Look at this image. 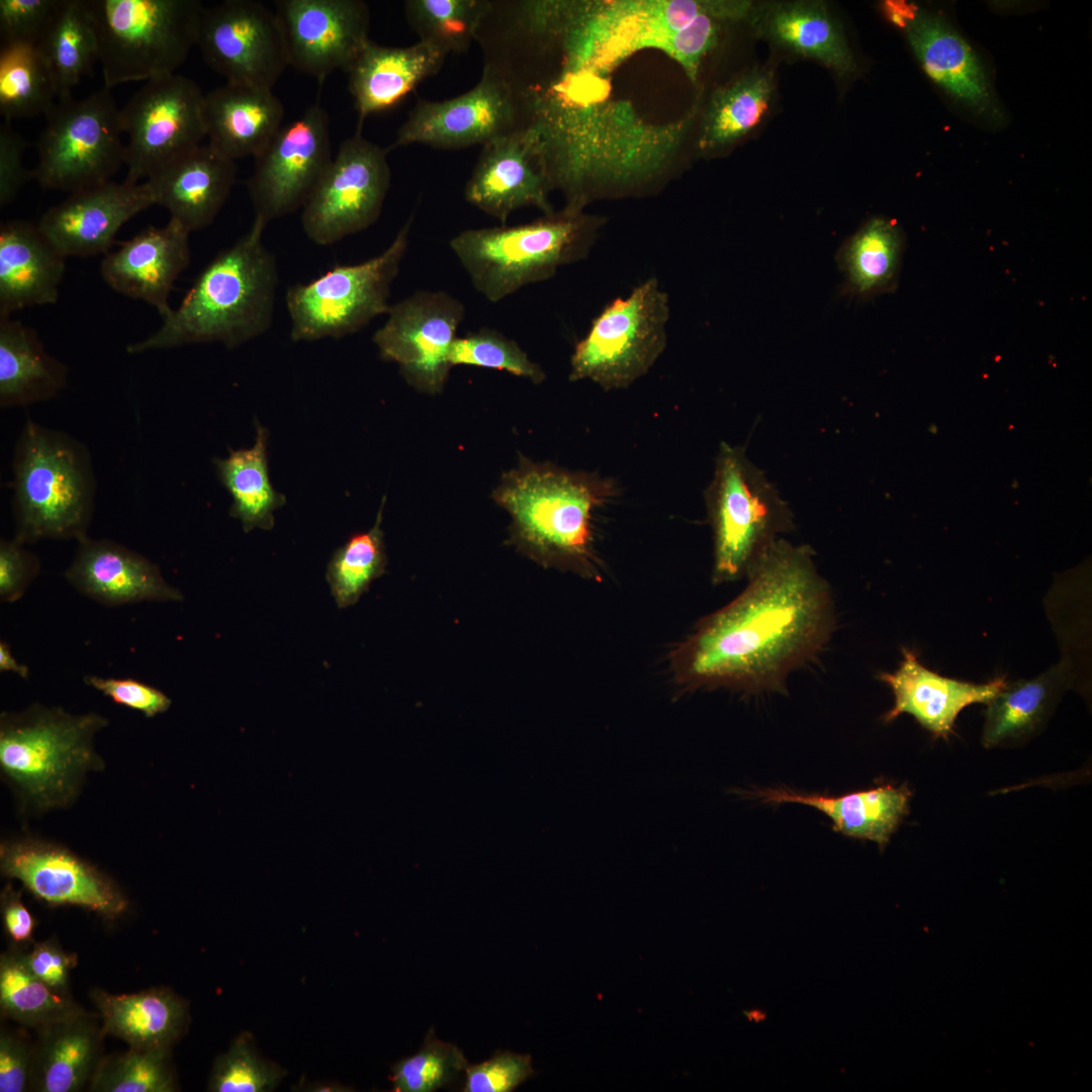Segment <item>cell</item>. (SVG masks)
Returning <instances> with one entry per match:
<instances>
[{
  "instance_id": "7",
  "label": "cell",
  "mask_w": 1092,
  "mask_h": 1092,
  "mask_svg": "<svg viewBox=\"0 0 1092 1092\" xmlns=\"http://www.w3.org/2000/svg\"><path fill=\"white\" fill-rule=\"evenodd\" d=\"M99 46L103 86L176 74L196 46L198 0H84Z\"/></svg>"
},
{
  "instance_id": "13",
  "label": "cell",
  "mask_w": 1092,
  "mask_h": 1092,
  "mask_svg": "<svg viewBox=\"0 0 1092 1092\" xmlns=\"http://www.w3.org/2000/svg\"><path fill=\"white\" fill-rule=\"evenodd\" d=\"M204 95L191 79L173 74L146 82L120 108L127 135L125 180L145 181L206 138Z\"/></svg>"
},
{
  "instance_id": "2",
  "label": "cell",
  "mask_w": 1092,
  "mask_h": 1092,
  "mask_svg": "<svg viewBox=\"0 0 1092 1092\" xmlns=\"http://www.w3.org/2000/svg\"><path fill=\"white\" fill-rule=\"evenodd\" d=\"M266 225L255 217L244 236L207 263L161 327L128 345L127 353L213 342L233 349L266 333L278 284L276 258L262 240Z\"/></svg>"
},
{
  "instance_id": "38",
  "label": "cell",
  "mask_w": 1092,
  "mask_h": 1092,
  "mask_svg": "<svg viewBox=\"0 0 1092 1092\" xmlns=\"http://www.w3.org/2000/svg\"><path fill=\"white\" fill-rule=\"evenodd\" d=\"M905 239L892 220H868L837 254L845 288L852 295L868 298L896 288Z\"/></svg>"
},
{
  "instance_id": "20",
  "label": "cell",
  "mask_w": 1092,
  "mask_h": 1092,
  "mask_svg": "<svg viewBox=\"0 0 1092 1092\" xmlns=\"http://www.w3.org/2000/svg\"><path fill=\"white\" fill-rule=\"evenodd\" d=\"M289 66L320 82L345 70L370 39V11L361 0H277Z\"/></svg>"
},
{
  "instance_id": "39",
  "label": "cell",
  "mask_w": 1092,
  "mask_h": 1092,
  "mask_svg": "<svg viewBox=\"0 0 1092 1092\" xmlns=\"http://www.w3.org/2000/svg\"><path fill=\"white\" fill-rule=\"evenodd\" d=\"M36 47L53 74L58 99L72 96L99 57L96 29L84 0H61Z\"/></svg>"
},
{
  "instance_id": "14",
  "label": "cell",
  "mask_w": 1092,
  "mask_h": 1092,
  "mask_svg": "<svg viewBox=\"0 0 1092 1092\" xmlns=\"http://www.w3.org/2000/svg\"><path fill=\"white\" fill-rule=\"evenodd\" d=\"M387 153L363 138L361 129L341 143L302 207V230L312 243L335 244L378 219L390 187Z\"/></svg>"
},
{
  "instance_id": "27",
  "label": "cell",
  "mask_w": 1092,
  "mask_h": 1092,
  "mask_svg": "<svg viewBox=\"0 0 1092 1092\" xmlns=\"http://www.w3.org/2000/svg\"><path fill=\"white\" fill-rule=\"evenodd\" d=\"M237 177L236 162L204 144L163 166L145 182L155 204L187 231L208 226L228 200Z\"/></svg>"
},
{
  "instance_id": "28",
  "label": "cell",
  "mask_w": 1092,
  "mask_h": 1092,
  "mask_svg": "<svg viewBox=\"0 0 1092 1092\" xmlns=\"http://www.w3.org/2000/svg\"><path fill=\"white\" fill-rule=\"evenodd\" d=\"M446 56L421 40L399 48L369 39L344 70L359 116L358 129L368 115L393 107L424 79L437 74Z\"/></svg>"
},
{
  "instance_id": "55",
  "label": "cell",
  "mask_w": 1092,
  "mask_h": 1092,
  "mask_svg": "<svg viewBox=\"0 0 1092 1092\" xmlns=\"http://www.w3.org/2000/svg\"><path fill=\"white\" fill-rule=\"evenodd\" d=\"M19 952L23 965L35 978L57 992L70 994V974L78 964L77 954L67 952L53 938L34 942L30 950Z\"/></svg>"
},
{
  "instance_id": "44",
  "label": "cell",
  "mask_w": 1092,
  "mask_h": 1092,
  "mask_svg": "<svg viewBox=\"0 0 1092 1092\" xmlns=\"http://www.w3.org/2000/svg\"><path fill=\"white\" fill-rule=\"evenodd\" d=\"M404 14L421 41L445 54L465 53L491 7V0H406Z\"/></svg>"
},
{
  "instance_id": "15",
  "label": "cell",
  "mask_w": 1092,
  "mask_h": 1092,
  "mask_svg": "<svg viewBox=\"0 0 1092 1092\" xmlns=\"http://www.w3.org/2000/svg\"><path fill=\"white\" fill-rule=\"evenodd\" d=\"M386 322L373 334L380 357L398 364L406 383L436 395L444 390L449 356L465 316L464 304L443 290H418L390 305Z\"/></svg>"
},
{
  "instance_id": "12",
  "label": "cell",
  "mask_w": 1092,
  "mask_h": 1092,
  "mask_svg": "<svg viewBox=\"0 0 1092 1092\" xmlns=\"http://www.w3.org/2000/svg\"><path fill=\"white\" fill-rule=\"evenodd\" d=\"M414 213L379 255L358 264L337 265L307 283L286 290L293 342L339 339L387 313L390 286L405 256Z\"/></svg>"
},
{
  "instance_id": "30",
  "label": "cell",
  "mask_w": 1092,
  "mask_h": 1092,
  "mask_svg": "<svg viewBox=\"0 0 1092 1092\" xmlns=\"http://www.w3.org/2000/svg\"><path fill=\"white\" fill-rule=\"evenodd\" d=\"M208 144L236 161L258 156L283 126L284 107L272 89L226 82L204 95Z\"/></svg>"
},
{
  "instance_id": "19",
  "label": "cell",
  "mask_w": 1092,
  "mask_h": 1092,
  "mask_svg": "<svg viewBox=\"0 0 1092 1092\" xmlns=\"http://www.w3.org/2000/svg\"><path fill=\"white\" fill-rule=\"evenodd\" d=\"M887 12L925 74L944 94L986 120L1002 119L982 60L945 18L912 4H888Z\"/></svg>"
},
{
  "instance_id": "23",
  "label": "cell",
  "mask_w": 1092,
  "mask_h": 1092,
  "mask_svg": "<svg viewBox=\"0 0 1092 1092\" xmlns=\"http://www.w3.org/2000/svg\"><path fill=\"white\" fill-rule=\"evenodd\" d=\"M550 190L532 145L522 131L514 129L482 146L464 195L467 202L505 225L510 214L522 207L553 213Z\"/></svg>"
},
{
  "instance_id": "48",
  "label": "cell",
  "mask_w": 1092,
  "mask_h": 1092,
  "mask_svg": "<svg viewBox=\"0 0 1092 1092\" xmlns=\"http://www.w3.org/2000/svg\"><path fill=\"white\" fill-rule=\"evenodd\" d=\"M285 1072L264 1059L253 1046L249 1035L239 1036L229 1051L219 1056L209 1078L212 1092L272 1091Z\"/></svg>"
},
{
  "instance_id": "46",
  "label": "cell",
  "mask_w": 1092,
  "mask_h": 1092,
  "mask_svg": "<svg viewBox=\"0 0 1092 1092\" xmlns=\"http://www.w3.org/2000/svg\"><path fill=\"white\" fill-rule=\"evenodd\" d=\"M467 1066L462 1051L454 1043L438 1039L431 1028L417 1054L391 1067L392 1091H436L454 1082Z\"/></svg>"
},
{
  "instance_id": "36",
  "label": "cell",
  "mask_w": 1092,
  "mask_h": 1092,
  "mask_svg": "<svg viewBox=\"0 0 1092 1092\" xmlns=\"http://www.w3.org/2000/svg\"><path fill=\"white\" fill-rule=\"evenodd\" d=\"M759 20L763 34L777 44L816 59L840 76L854 70L852 53L825 4L818 1L771 4Z\"/></svg>"
},
{
  "instance_id": "33",
  "label": "cell",
  "mask_w": 1092,
  "mask_h": 1092,
  "mask_svg": "<svg viewBox=\"0 0 1092 1092\" xmlns=\"http://www.w3.org/2000/svg\"><path fill=\"white\" fill-rule=\"evenodd\" d=\"M756 796L764 803H799L816 808L831 819L834 831L874 841L883 850L908 815L912 794L905 785H883L838 797L783 789H766Z\"/></svg>"
},
{
  "instance_id": "58",
  "label": "cell",
  "mask_w": 1092,
  "mask_h": 1092,
  "mask_svg": "<svg viewBox=\"0 0 1092 1092\" xmlns=\"http://www.w3.org/2000/svg\"><path fill=\"white\" fill-rule=\"evenodd\" d=\"M0 670L14 672L23 678L29 674L28 667L15 659L9 645L4 641L0 642Z\"/></svg>"
},
{
  "instance_id": "51",
  "label": "cell",
  "mask_w": 1092,
  "mask_h": 1092,
  "mask_svg": "<svg viewBox=\"0 0 1092 1092\" xmlns=\"http://www.w3.org/2000/svg\"><path fill=\"white\" fill-rule=\"evenodd\" d=\"M61 0H1V46L36 44Z\"/></svg>"
},
{
  "instance_id": "43",
  "label": "cell",
  "mask_w": 1092,
  "mask_h": 1092,
  "mask_svg": "<svg viewBox=\"0 0 1092 1092\" xmlns=\"http://www.w3.org/2000/svg\"><path fill=\"white\" fill-rule=\"evenodd\" d=\"M384 504L385 497L373 527L352 534L328 563L326 579L340 609L355 605L373 580L385 572L387 555L381 529Z\"/></svg>"
},
{
  "instance_id": "18",
  "label": "cell",
  "mask_w": 1092,
  "mask_h": 1092,
  "mask_svg": "<svg viewBox=\"0 0 1092 1092\" xmlns=\"http://www.w3.org/2000/svg\"><path fill=\"white\" fill-rule=\"evenodd\" d=\"M0 871L51 906H78L107 919L117 918L128 906L110 877L68 848L38 838L2 841Z\"/></svg>"
},
{
  "instance_id": "21",
  "label": "cell",
  "mask_w": 1092,
  "mask_h": 1092,
  "mask_svg": "<svg viewBox=\"0 0 1092 1092\" xmlns=\"http://www.w3.org/2000/svg\"><path fill=\"white\" fill-rule=\"evenodd\" d=\"M515 129L511 95L505 84L483 67L478 83L451 99H418L387 151L413 144L436 149H464Z\"/></svg>"
},
{
  "instance_id": "47",
  "label": "cell",
  "mask_w": 1092,
  "mask_h": 1092,
  "mask_svg": "<svg viewBox=\"0 0 1092 1092\" xmlns=\"http://www.w3.org/2000/svg\"><path fill=\"white\" fill-rule=\"evenodd\" d=\"M449 362L451 367L468 365L506 371L535 384L546 378L543 369L528 357L518 343L489 328L457 337Z\"/></svg>"
},
{
  "instance_id": "29",
  "label": "cell",
  "mask_w": 1092,
  "mask_h": 1092,
  "mask_svg": "<svg viewBox=\"0 0 1092 1092\" xmlns=\"http://www.w3.org/2000/svg\"><path fill=\"white\" fill-rule=\"evenodd\" d=\"M65 259L37 223L14 219L0 228V316L34 305L54 304Z\"/></svg>"
},
{
  "instance_id": "50",
  "label": "cell",
  "mask_w": 1092,
  "mask_h": 1092,
  "mask_svg": "<svg viewBox=\"0 0 1092 1092\" xmlns=\"http://www.w3.org/2000/svg\"><path fill=\"white\" fill-rule=\"evenodd\" d=\"M529 1055L497 1051L482 1063L465 1069L464 1092H511L533 1077Z\"/></svg>"
},
{
  "instance_id": "16",
  "label": "cell",
  "mask_w": 1092,
  "mask_h": 1092,
  "mask_svg": "<svg viewBox=\"0 0 1092 1092\" xmlns=\"http://www.w3.org/2000/svg\"><path fill=\"white\" fill-rule=\"evenodd\" d=\"M332 160L330 117L315 102L255 157L247 181L255 217L267 224L302 208Z\"/></svg>"
},
{
  "instance_id": "5",
  "label": "cell",
  "mask_w": 1092,
  "mask_h": 1092,
  "mask_svg": "<svg viewBox=\"0 0 1092 1092\" xmlns=\"http://www.w3.org/2000/svg\"><path fill=\"white\" fill-rule=\"evenodd\" d=\"M14 538H84L96 481L87 447L69 434L26 418L12 456Z\"/></svg>"
},
{
  "instance_id": "25",
  "label": "cell",
  "mask_w": 1092,
  "mask_h": 1092,
  "mask_svg": "<svg viewBox=\"0 0 1092 1092\" xmlns=\"http://www.w3.org/2000/svg\"><path fill=\"white\" fill-rule=\"evenodd\" d=\"M65 576L78 592L110 607L145 601L183 600L182 594L164 579L156 564L106 539L94 540L85 536L79 540Z\"/></svg>"
},
{
  "instance_id": "57",
  "label": "cell",
  "mask_w": 1092,
  "mask_h": 1092,
  "mask_svg": "<svg viewBox=\"0 0 1092 1092\" xmlns=\"http://www.w3.org/2000/svg\"><path fill=\"white\" fill-rule=\"evenodd\" d=\"M1 914L5 933L16 944L32 940L35 920L21 899V893L7 885L1 892Z\"/></svg>"
},
{
  "instance_id": "22",
  "label": "cell",
  "mask_w": 1092,
  "mask_h": 1092,
  "mask_svg": "<svg viewBox=\"0 0 1092 1092\" xmlns=\"http://www.w3.org/2000/svg\"><path fill=\"white\" fill-rule=\"evenodd\" d=\"M154 204L146 182L108 181L70 193L50 207L37 225L66 258L106 254L119 229Z\"/></svg>"
},
{
  "instance_id": "11",
  "label": "cell",
  "mask_w": 1092,
  "mask_h": 1092,
  "mask_svg": "<svg viewBox=\"0 0 1092 1092\" xmlns=\"http://www.w3.org/2000/svg\"><path fill=\"white\" fill-rule=\"evenodd\" d=\"M44 117L32 169L43 188L73 193L97 186L124 164L121 113L110 89L58 99Z\"/></svg>"
},
{
  "instance_id": "6",
  "label": "cell",
  "mask_w": 1092,
  "mask_h": 1092,
  "mask_svg": "<svg viewBox=\"0 0 1092 1092\" xmlns=\"http://www.w3.org/2000/svg\"><path fill=\"white\" fill-rule=\"evenodd\" d=\"M580 212L563 208L525 224L468 229L449 246L475 290L495 303L587 257L598 225Z\"/></svg>"
},
{
  "instance_id": "49",
  "label": "cell",
  "mask_w": 1092,
  "mask_h": 1092,
  "mask_svg": "<svg viewBox=\"0 0 1092 1092\" xmlns=\"http://www.w3.org/2000/svg\"><path fill=\"white\" fill-rule=\"evenodd\" d=\"M720 21L702 13L680 29L660 39L654 49L676 61L689 79L696 83L703 58L718 41Z\"/></svg>"
},
{
  "instance_id": "53",
  "label": "cell",
  "mask_w": 1092,
  "mask_h": 1092,
  "mask_svg": "<svg viewBox=\"0 0 1092 1092\" xmlns=\"http://www.w3.org/2000/svg\"><path fill=\"white\" fill-rule=\"evenodd\" d=\"M13 538L0 542V598L13 603L26 592L37 576L40 563L37 556Z\"/></svg>"
},
{
  "instance_id": "24",
  "label": "cell",
  "mask_w": 1092,
  "mask_h": 1092,
  "mask_svg": "<svg viewBox=\"0 0 1092 1092\" xmlns=\"http://www.w3.org/2000/svg\"><path fill=\"white\" fill-rule=\"evenodd\" d=\"M190 232L174 219L162 228L149 226L114 252L105 254L100 274L113 290L144 300L162 320L172 308L169 295L190 261Z\"/></svg>"
},
{
  "instance_id": "32",
  "label": "cell",
  "mask_w": 1092,
  "mask_h": 1092,
  "mask_svg": "<svg viewBox=\"0 0 1092 1092\" xmlns=\"http://www.w3.org/2000/svg\"><path fill=\"white\" fill-rule=\"evenodd\" d=\"M90 997L105 1035L131 1048L171 1049L189 1021L187 1003L165 987L131 994L93 989Z\"/></svg>"
},
{
  "instance_id": "42",
  "label": "cell",
  "mask_w": 1092,
  "mask_h": 1092,
  "mask_svg": "<svg viewBox=\"0 0 1092 1092\" xmlns=\"http://www.w3.org/2000/svg\"><path fill=\"white\" fill-rule=\"evenodd\" d=\"M0 1009L2 1016L35 1029L85 1011L71 994L35 978L15 949L0 957Z\"/></svg>"
},
{
  "instance_id": "54",
  "label": "cell",
  "mask_w": 1092,
  "mask_h": 1092,
  "mask_svg": "<svg viewBox=\"0 0 1092 1092\" xmlns=\"http://www.w3.org/2000/svg\"><path fill=\"white\" fill-rule=\"evenodd\" d=\"M34 1041L20 1030L1 1028L0 1092L29 1090Z\"/></svg>"
},
{
  "instance_id": "26",
  "label": "cell",
  "mask_w": 1092,
  "mask_h": 1092,
  "mask_svg": "<svg viewBox=\"0 0 1092 1092\" xmlns=\"http://www.w3.org/2000/svg\"><path fill=\"white\" fill-rule=\"evenodd\" d=\"M879 679L894 695V706L885 714L884 722H892L902 714L911 715L934 739H948L964 708L988 704L1008 684L1005 676L984 684L942 676L921 664L907 648H903L899 667L894 672H881Z\"/></svg>"
},
{
  "instance_id": "17",
  "label": "cell",
  "mask_w": 1092,
  "mask_h": 1092,
  "mask_svg": "<svg viewBox=\"0 0 1092 1092\" xmlns=\"http://www.w3.org/2000/svg\"><path fill=\"white\" fill-rule=\"evenodd\" d=\"M196 46L231 83L272 89L289 66L279 19L257 1L225 0L204 8Z\"/></svg>"
},
{
  "instance_id": "52",
  "label": "cell",
  "mask_w": 1092,
  "mask_h": 1092,
  "mask_svg": "<svg viewBox=\"0 0 1092 1092\" xmlns=\"http://www.w3.org/2000/svg\"><path fill=\"white\" fill-rule=\"evenodd\" d=\"M84 681L115 704L136 710L148 718L165 713L171 706L166 694L135 678L87 675Z\"/></svg>"
},
{
  "instance_id": "4",
  "label": "cell",
  "mask_w": 1092,
  "mask_h": 1092,
  "mask_svg": "<svg viewBox=\"0 0 1092 1092\" xmlns=\"http://www.w3.org/2000/svg\"><path fill=\"white\" fill-rule=\"evenodd\" d=\"M108 721L96 713L72 714L34 704L0 717V768L21 803L36 812L70 806L83 781L104 761L95 735Z\"/></svg>"
},
{
  "instance_id": "1",
  "label": "cell",
  "mask_w": 1092,
  "mask_h": 1092,
  "mask_svg": "<svg viewBox=\"0 0 1092 1092\" xmlns=\"http://www.w3.org/2000/svg\"><path fill=\"white\" fill-rule=\"evenodd\" d=\"M747 577L743 592L677 650L675 669L686 684L779 692L827 643L833 601L809 547L780 538Z\"/></svg>"
},
{
  "instance_id": "56",
  "label": "cell",
  "mask_w": 1092,
  "mask_h": 1092,
  "mask_svg": "<svg viewBox=\"0 0 1092 1092\" xmlns=\"http://www.w3.org/2000/svg\"><path fill=\"white\" fill-rule=\"evenodd\" d=\"M28 142L15 130L11 121L0 125V207L4 208L16 197L22 186L32 178V170L24 166L23 158Z\"/></svg>"
},
{
  "instance_id": "31",
  "label": "cell",
  "mask_w": 1092,
  "mask_h": 1092,
  "mask_svg": "<svg viewBox=\"0 0 1092 1092\" xmlns=\"http://www.w3.org/2000/svg\"><path fill=\"white\" fill-rule=\"evenodd\" d=\"M29 1090H83L103 1058L105 1033L97 1013L86 1010L36 1029Z\"/></svg>"
},
{
  "instance_id": "8",
  "label": "cell",
  "mask_w": 1092,
  "mask_h": 1092,
  "mask_svg": "<svg viewBox=\"0 0 1092 1092\" xmlns=\"http://www.w3.org/2000/svg\"><path fill=\"white\" fill-rule=\"evenodd\" d=\"M705 502L715 582L747 575L779 536L793 528L788 504L742 447L720 444Z\"/></svg>"
},
{
  "instance_id": "41",
  "label": "cell",
  "mask_w": 1092,
  "mask_h": 1092,
  "mask_svg": "<svg viewBox=\"0 0 1092 1092\" xmlns=\"http://www.w3.org/2000/svg\"><path fill=\"white\" fill-rule=\"evenodd\" d=\"M58 100L53 74L36 44L0 50V114L4 120L46 115Z\"/></svg>"
},
{
  "instance_id": "3",
  "label": "cell",
  "mask_w": 1092,
  "mask_h": 1092,
  "mask_svg": "<svg viewBox=\"0 0 1092 1092\" xmlns=\"http://www.w3.org/2000/svg\"><path fill=\"white\" fill-rule=\"evenodd\" d=\"M618 494L615 479L520 455L492 491L512 522L509 542L543 566L594 568L593 513Z\"/></svg>"
},
{
  "instance_id": "35",
  "label": "cell",
  "mask_w": 1092,
  "mask_h": 1092,
  "mask_svg": "<svg viewBox=\"0 0 1092 1092\" xmlns=\"http://www.w3.org/2000/svg\"><path fill=\"white\" fill-rule=\"evenodd\" d=\"M1068 678V663L1062 661L1035 678L1007 684L987 704L984 747L1021 744L1038 733L1067 687Z\"/></svg>"
},
{
  "instance_id": "37",
  "label": "cell",
  "mask_w": 1092,
  "mask_h": 1092,
  "mask_svg": "<svg viewBox=\"0 0 1092 1092\" xmlns=\"http://www.w3.org/2000/svg\"><path fill=\"white\" fill-rule=\"evenodd\" d=\"M253 446L230 449L225 458L213 460L217 477L232 496L230 515L239 519L245 532L254 528L271 530L273 513L285 505L284 494L277 491L268 469V430L258 421Z\"/></svg>"
},
{
  "instance_id": "40",
  "label": "cell",
  "mask_w": 1092,
  "mask_h": 1092,
  "mask_svg": "<svg viewBox=\"0 0 1092 1092\" xmlns=\"http://www.w3.org/2000/svg\"><path fill=\"white\" fill-rule=\"evenodd\" d=\"M772 92V77L762 71H752L717 89L703 118L700 148L723 147L746 134L760 121Z\"/></svg>"
},
{
  "instance_id": "10",
  "label": "cell",
  "mask_w": 1092,
  "mask_h": 1092,
  "mask_svg": "<svg viewBox=\"0 0 1092 1092\" xmlns=\"http://www.w3.org/2000/svg\"><path fill=\"white\" fill-rule=\"evenodd\" d=\"M669 297L650 277L593 320L570 358V381L589 380L604 390L627 388L643 377L667 344Z\"/></svg>"
},
{
  "instance_id": "34",
  "label": "cell",
  "mask_w": 1092,
  "mask_h": 1092,
  "mask_svg": "<svg viewBox=\"0 0 1092 1092\" xmlns=\"http://www.w3.org/2000/svg\"><path fill=\"white\" fill-rule=\"evenodd\" d=\"M68 367L52 356L37 333L10 316H0V406L47 401L66 386Z\"/></svg>"
},
{
  "instance_id": "45",
  "label": "cell",
  "mask_w": 1092,
  "mask_h": 1092,
  "mask_svg": "<svg viewBox=\"0 0 1092 1092\" xmlns=\"http://www.w3.org/2000/svg\"><path fill=\"white\" fill-rule=\"evenodd\" d=\"M171 1049L131 1048L101 1059L88 1091L173 1092L177 1090Z\"/></svg>"
},
{
  "instance_id": "9",
  "label": "cell",
  "mask_w": 1092,
  "mask_h": 1092,
  "mask_svg": "<svg viewBox=\"0 0 1092 1092\" xmlns=\"http://www.w3.org/2000/svg\"><path fill=\"white\" fill-rule=\"evenodd\" d=\"M721 0L564 1L558 19L563 61L574 73L608 72L627 56L655 48L699 14L725 19Z\"/></svg>"
}]
</instances>
